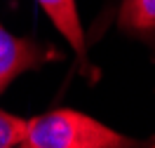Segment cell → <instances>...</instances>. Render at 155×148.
Segmentation results:
<instances>
[{
    "label": "cell",
    "instance_id": "7a4b0ae2",
    "mask_svg": "<svg viewBox=\"0 0 155 148\" xmlns=\"http://www.w3.org/2000/svg\"><path fill=\"white\" fill-rule=\"evenodd\" d=\"M52 57L54 54L49 49L35 45L33 40L12 35L0 24V94L10 87V82L14 78L47 64Z\"/></svg>",
    "mask_w": 155,
    "mask_h": 148
},
{
    "label": "cell",
    "instance_id": "3957f363",
    "mask_svg": "<svg viewBox=\"0 0 155 148\" xmlns=\"http://www.w3.org/2000/svg\"><path fill=\"white\" fill-rule=\"evenodd\" d=\"M38 2L47 12L57 31L66 38V42L75 49V54L80 59H85V31L78 17L75 0H38Z\"/></svg>",
    "mask_w": 155,
    "mask_h": 148
},
{
    "label": "cell",
    "instance_id": "5b68a950",
    "mask_svg": "<svg viewBox=\"0 0 155 148\" xmlns=\"http://www.w3.org/2000/svg\"><path fill=\"white\" fill-rule=\"evenodd\" d=\"M26 125H28V120L0 110V148L21 146L24 134H26Z\"/></svg>",
    "mask_w": 155,
    "mask_h": 148
},
{
    "label": "cell",
    "instance_id": "6da1fadb",
    "mask_svg": "<svg viewBox=\"0 0 155 148\" xmlns=\"http://www.w3.org/2000/svg\"><path fill=\"white\" fill-rule=\"evenodd\" d=\"M24 148H129L139 141L78 110H52L28 120Z\"/></svg>",
    "mask_w": 155,
    "mask_h": 148
},
{
    "label": "cell",
    "instance_id": "277c9868",
    "mask_svg": "<svg viewBox=\"0 0 155 148\" xmlns=\"http://www.w3.org/2000/svg\"><path fill=\"white\" fill-rule=\"evenodd\" d=\"M120 28L139 35H155V0H122Z\"/></svg>",
    "mask_w": 155,
    "mask_h": 148
}]
</instances>
